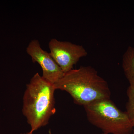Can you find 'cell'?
Masks as SVG:
<instances>
[{
    "label": "cell",
    "instance_id": "6da1fadb",
    "mask_svg": "<svg viewBox=\"0 0 134 134\" xmlns=\"http://www.w3.org/2000/svg\"><path fill=\"white\" fill-rule=\"evenodd\" d=\"M56 90L68 92L79 105L84 106L96 100L110 99L107 82L91 66H81L65 73L54 84Z\"/></svg>",
    "mask_w": 134,
    "mask_h": 134
},
{
    "label": "cell",
    "instance_id": "8992f818",
    "mask_svg": "<svg viewBox=\"0 0 134 134\" xmlns=\"http://www.w3.org/2000/svg\"><path fill=\"white\" fill-rule=\"evenodd\" d=\"M122 67L130 85H134V47H128L123 54Z\"/></svg>",
    "mask_w": 134,
    "mask_h": 134
},
{
    "label": "cell",
    "instance_id": "3957f363",
    "mask_svg": "<svg viewBox=\"0 0 134 134\" xmlns=\"http://www.w3.org/2000/svg\"><path fill=\"white\" fill-rule=\"evenodd\" d=\"M87 119L106 134H132L133 127L126 111L110 99H99L84 106Z\"/></svg>",
    "mask_w": 134,
    "mask_h": 134
},
{
    "label": "cell",
    "instance_id": "ba28073f",
    "mask_svg": "<svg viewBox=\"0 0 134 134\" xmlns=\"http://www.w3.org/2000/svg\"><path fill=\"white\" fill-rule=\"evenodd\" d=\"M50 134H51V132H50ZM32 134V133H31V132H29V133H24V134Z\"/></svg>",
    "mask_w": 134,
    "mask_h": 134
},
{
    "label": "cell",
    "instance_id": "9c48e42d",
    "mask_svg": "<svg viewBox=\"0 0 134 134\" xmlns=\"http://www.w3.org/2000/svg\"><path fill=\"white\" fill-rule=\"evenodd\" d=\"M101 134H106L104 133H102Z\"/></svg>",
    "mask_w": 134,
    "mask_h": 134
},
{
    "label": "cell",
    "instance_id": "5b68a950",
    "mask_svg": "<svg viewBox=\"0 0 134 134\" xmlns=\"http://www.w3.org/2000/svg\"><path fill=\"white\" fill-rule=\"evenodd\" d=\"M26 53L32 62L37 63L43 70L42 77L52 83L55 84L60 79L65 73L55 62L50 53L43 50L38 40H33L29 43Z\"/></svg>",
    "mask_w": 134,
    "mask_h": 134
},
{
    "label": "cell",
    "instance_id": "7a4b0ae2",
    "mask_svg": "<svg viewBox=\"0 0 134 134\" xmlns=\"http://www.w3.org/2000/svg\"><path fill=\"white\" fill-rule=\"evenodd\" d=\"M54 84L35 74L31 79L23 97L22 112L33 133L47 125L50 117L56 112Z\"/></svg>",
    "mask_w": 134,
    "mask_h": 134
},
{
    "label": "cell",
    "instance_id": "52a82bcc",
    "mask_svg": "<svg viewBox=\"0 0 134 134\" xmlns=\"http://www.w3.org/2000/svg\"><path fill=\"white\" fill-rule=\"evenodd\" d=\"M127 94L128 101L126 104V112L133 127L132 134H134V85H129Z\"/></svg>",
    "mask_w": 134,
    "mask_h": 134
},
{
    "label": "cell",
    "instance_id": "277c9868",
    "mask_svg": "<svg viewBox=\"0 0 134 134\" xmlns=\"http://www.w3.org/2000/svg\"><path fill=\"white\" fill-rule=\"evenodd\" d=\"M48 47L51 56L64 73L73 69L81 58L88 55L83 46L55 38L50 40Z\"/></svg>",
    "mask_w": 134,
    "mask_h": 134
}]
</instances>
